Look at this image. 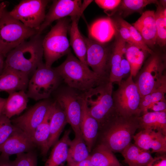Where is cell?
<instances>
[{
  "label": "cell",
  "instance_id": "6da1fadb",
  "mask_svg": "<svg viewBox=\"0 0 166 166\" xmlns=\"http://www.w3.org/2000/svg\"><path fill=\"white\" fill-rule=\"evenodd\" d=\"M41 35L34 36L16 47L6 55L4 67L28 75H33L43 63V49Z\"/></svg>",
  "mask_w": 166,
  "mask_h": 166
},
{
  "label": "cell",
  "instance_id": "7a4b0ae2",
  "mask_svg": "<svg viewBox=\"0 0 166 166\" xmlns=\"http://www.w3.org/2000/svg\"><path fill=\"white\" fill-rule=\"evenodd\" d=\"M113 83L107 81L84 92L81 95L90 115L104 128L115 117Z\"/></svg>",
  "mask_w": 166,
  "mask_h": 166
},
{
  "label": "cell",
  "instance_id": "3957f363",
  "mask_svg": "<svg viewBox=\"0 0 166 166\" xmlns=\"http://www.w3.org/2000/svg\"><path fill=\"white\" fill-rule=\"evenodd\" d=\"M67 55L65 60L54 68L70 88L85 92L109 81L97 75L71 52Z\"/></svg>",
  "mask_w": 166,
  "mask_h": 166
},
{
  "label": "cell",
  "instance_id": "277c9868",
  "mask_svg": "<svg viewBox=\"0 0 166 166\" xmlns=\"http://www.w3.org/2000/svg\"><path fill=\"white\" fill-rule=\"evenodd\" d=\"M137 117L116 116L104 127L101 143L113 152H121L130 143L140 128Z\"/></svg>",
  "mask_w": 166,
  "mask_h": 166
},
{
  "label": "cell",
  "instance_id": "5b68a950",
  "mask_svg": "<svg viewBox=\"0 0 166 166\" xmlns=\"http://www.w3.org/2000/svg\"><path fill=\"white\" fill-rule=\"evenodd\" d=\"M37 33L13 17L6 9L0 18V53L6 57L10 51Z\"/></svg>",
  "mask_w": 166,
  "mask_h": 166
},
{
  "label": "cell",
  "instance_id": "8992f818",
  "mask_svg": "<svg viewBox=\"0 0 166 166\" xmlns=\"http://www.w3.org/2000/svg\"><path fill=\"white\" fill-rule=\"evenodd\" d=\"M118 84L117 89L113 93L116 115L127 118L140 116L141 96L132 75L130 74L126 80Z\"/></svg>",
  "mask_w": 166,
  "mask_h": 166
},
{
  "label": "cell",
  "instance_id": "52a82bcc",
  "mask_svg": "<svg viewBox=\"0 0 166 166\" xmlns=\"http://www.w3.org/2000/svg\"><path fill=\"white\" fill-rule=\"evenodd\" d=\"M70 27L66 18L59 19L43 39L45 64L47 67H51L55 61L70 52L67 37Z\"/></svg>",
  "mask_w": 166,
  "mask_h": 166
},
{
  "label": "cell",
  "instance_id": "ba28073f",
  "mask_svg": "<svg viewBox=\"0 0 166 166\" xmlns=\"http://www.w3.org/2000/svg\"><path fill=\"white\" fill-rule=\"evenodd\" d=\"M166 66L164 55L154 52L151 54L135 82L141 97L151 93L166 82Z\"/></svg>",
  "mask_w": 166,
  "mask_h": 166
},
{
  "label": "cell",
  "instance_id": "9c48e42d",
  "mask_svg": "<svg viewBox=\"0 0 166 166\" xmlns=\"http://www.w3.org/2000/svg\"><path fill=\"white\" fill-rule=\"evenodd\" d=\"M61 79L55 68L40 64L29 80L27 94L35 101L46 99L57 87Z\"/></svg>",
  "mask_w": 166,
  "mask_h": 166
},
{
  "label": "cell",
  "instance_id": "30bf717a",
  "mask_svg": "<svg viewBox=\"0 0 166 166\" xmlns=\"http://www.w3.org/2000/svg\"><path fill=\"white\" fill-rule=\"evenodd\" d=\"M49 1L23 0L10 11V14L25 25L38 31L44 20Z\"/></svg>",
  "mask_w": 166,
  "mask_h": 166
},
{
  "label": "cell",
  "instance_id": "8fae6325",
  "mask_svg": "<svg viewBox=\"0 0 166 166\" xmlns=\"http://www.w3.org/2000/svg\"><path fill=\"white\" fill-rule=\"evenodd\" d=\"M83 37L87 48V65L97 75L109 80L111 51L103 43Z\"/></svg>",
  "mask_w": 166,
  "mask_h": 166
},
{
  "label": "cell",
  "instance_id": "7c38bea8",
  "mask_svg": "<svg viewBox=\"0 0 166 166\" xmlns=\"http://www.w3.org/2000/svg\"><path fill=\"white\" fill-rule=\"evenodd\" d=\"M56 101L65 114L68 123L73 130L75 136H82L80 129L82 97L72 90L60 93Z\"/></svg>",
  "mask_w": 166,
  "mask_h": 166
},
{
  "label": "cell",
  "instance_id": "4fadbf2b",
  "mask_svg": "<svg viewBox=\"0 0 166 166\" xmlns=\"http://www.w3.org/2000/svg\"><path fill=\"white\" fill-rule=\"evenodd\" d=\"M52 103L45 99L42 100L12 120V123L31 139L35 129L45 118Z\"/></svg>",
  "mask_w": 166,
  "mask_h": 166
},
{
  "label": "cell",
  "instance_id": "5bb4252c",
  "mask_svg": "<svg viewBox=\"0 0 166 166\" xmlns=\"http://www.w3.org/2000/svg\"><path fill=\"white\" fill-rule=\"evenodd\" d=\"M81 0H53L44 21L38 31L36 35H40L42 32L55 20L69 16L77 17L80 18L84 10L82 8Z\"/></svg>",
  "mask_w": 166,
  "mask_h": 166
},
{
  "label": "cell",
  "instance_id": "9a60e30c",
  "mask_svg": "<svg viewBox=\"0 0 166 166\" xmlns=\"http://www.w3.org/2000/svg\"><path fill=\"white\" fill-rule=\"evenodd\" d=\"M134 144L150 153L160 154L166 152V136L156 131L141 130L133 138Z\"/></svg>",
  "mask_w": 166,
  "mask_h": 166
},
{
  "label": "cell",
  "instance_id": "2e32d148",
  "mask_svg": "<svg viewBox=\"0 0 166 166\" xmlns=\"http://www.w3.org/2000/svg\"><path fill=\"white\" fill-rule=\"evenodd\" d=\"M36 146L24 132L16 127L9 137L0 146V152L1 155L9 157L33 150Z\"/></svg>",
  "mask_w": 166,
  "mask_h": 166
},
{
  "label": "cell",
  "instance_id": "e0dca14e",
  "mask_svg": "<svg viewBox=\"0 0 166 166\" xmlns=\"http://www.w3.org/2000/svg\"><path fill=\"white\" fill-rule=\"evenodd\" d=\"M29 76L11 69L4 68L0 75V92L5 91L9 94L24 91L28 87Z\"/></svg>",
  "mask_w": 166,
  "mask_h": 166
},
{
  "label": "cell",
  "instance_id": "ac0fdd59",
  "mask_svg": "<svg viewBox=\"0 0 166 166\" xmlns=\"http://www.w3.org/2000/svg\"><path fill=\"white\" fill-rule=\"evenodd\" d=\"M155 12L151 10L143 12L133 25L150 48L156 44L157 32Z\"/></svg>",
  "mask_w": 166,
  "mask_h": 166
},
{
  "label": "cell",
  "instance_id": "d6986e66",
  "mask_svg": "<svg viewBox=\"0 0 166 166\" xmlns=\"http://www.w3.org/2000/svg\"><path fill=\"white\" fill-rule=\"evenodd\" d=\"M81 96L80 129L83 139L90 152L97 137L99 125L97 121L89 113L81 94Z\"/></svg>",
  "mask_w": 166,
  "mask_h": 166
},
{
  "label": "cell",
  "instance_id": "ffe728a7",
  "mask_svg": "<svg viewBox=\"0 0 166 166\" xmlns=\"http://www.w3.org/2000/svg\"><path fill=\"white\" fill-rule=\"evenodd\" d=\"M116 39L111 52L110 71L109 81L113 83H119L124 77L121 70L120 64L125 55L126 43L117 33Z\"/></svg>",
  "mask_w": 166,
  "mask_h": 166
},
{
  "label": "cell",
  "instance_id": "44dd1931",
  "mask_svg": "<svg viewBox=\"0 0 166 166\" xmlns=\"http://www.w3.org/2000/svg\"><path fill=\"white\" fill-rule=\"evenodd\" d=\"M53 104L49 122V135L48 141L49 148L58 140L63 129L68 123L65 114L62 109L56 101Z\"/></svg>",
  "mask_w": 166,
  "mask_h": 166
},
{
  "label": "cell",
  "instance_id": "7402d4cb",
  "mask_svg": "<svg viewBox=\"0 0 166 166\" xmlns=\"http://www.w3.org/2000/svg\"><path fill=\"white\" fill-rule=\"evenodd\" d=\"M70 130L65 131L61 139L53 146L49 156L44 166H64L68 156L71 140L69 138Z\"/></svg>",
  "mask_w": 166,
  "mask_h": 166
},
{
  "label": "cell",
  "instance_id": "603a6c76",
  "mask_svg": "<svg viewBox=\"0 0 166 166\" xmlns=\"http://www.w3.org/2000/svg\"><path fill=\"white\" fill-rule=\"evenodd\" d=\"M137 119L142 130H153L166 136V111L148 112Z\"/></svg>",
  "mask_w": 166,
  "mask_h": 166
},
{
  "label": "cell",
  "instance_id": "cb8c5ba5",
  "mask_svg": "<svg viewBox=\"0 0 166 166\" xmlns=\"http://www.w3.org/2000/svg\"><path fill=\"white\" fill-rule=\"evenodd\" d=\"M28 98L24 91L9 94L5 102L3 114L10 119L13 116L19 115L26 109Z\"/></svg>",
  "mask_w": 166,
  "mask_h": 166
},
{
  "label": "cell",
  "instance_id": "d4e9b609",
  "mask_svg": "<svg viewBox=\"0 0 166 166\" xmlns=\"http://www.w3.org/2000/svg\"><path fill=\"white\" fill-rule=\"evenodd\" d=\"M53 106L52 103L44 120L37 127L31 138L34 144L40 148L43 156L46 155L49 149L48 141L49 135V122Z\"/></svg>",
  "mask_w": 166,
  "mask_h": 166
},
{
  "label": "cell",
  "instance_id": "484cf974",
  "mask_svg": "<svg viewBox=\"0 0 166 166\" xmlns=\"http://www.w3.org/2000/svg\"><path fill=\"white\" fill-rule=\"evenodd\" d=\"M92 26L91 34L93 40L102 43L109 42L117 34L113 20L109 18L99 19Z\"/></svg>",
  "mask_w": 166,
  "mask_h": 166
},
{
  "label": "cell",
  "instance_id": "4316f807",
  "mask_svg": "<svg viewBox=\"0 0 166 166\" xmlns=\"http://www.w3.org/2000/svg\"><path fill=\"white\" fill-rule=\"evenodd\" d=\"M79 18L77 17L71 18L72 23L70 28V45L72 47L77 58L87 65L86 60L87 48L83 36L78 27Z\"/></svg>",
  "mask_w": 166,
  "mask_h": 166
},
{
  "label": "cell",
  "instance_id": "83f0119b",
  "mask_svg": "<svg viewBox=\"0 0 166 166\" xmlns=\"http://www.w3.org/2000/svg\"><path fill=\"white\" fill-rule=\"evenodd\" d=\"M121 152L128 166H143L153 158L149 152L131 143Z\"/></svg>",
  "mask_w": 166,
  "mask_h": 166
},
{
  "label": "cell",
  "instance_id": "f1b7e54d",
  "mask_svg": "<svg viewBox=\"0 0 166 166\" xmlns=\"http://www.w3.org/2000/svg\"><path fill=\"white\" fill-rule=\"evenodd\" d=\"M89 159L93 166H121L113 152L101 143L96 147Z\"/></svg>",
  "mask_w": 166,
  "mask_h": 166
},
{
  "label": "cell",
  "instance_id": "f546056e",
  "mask_svg": "<svg viewBox=\"0 0 166 166\" xmlns=\"http://www.w3.org/2000/svg\"><path fill=\"white\" fill-rule=\"evenodd\" d=\"M82 136H75L69 145L67 160V164H75L85 160L90 155Z\"/></svg>",
  "mask_w": 166,
  "mask_h": 166
},
{
  "label": "cell",
  "instance_id": "4dcf8cb0",
  "mask_svg": "<svg viewBox=\"0 0 166 166\" xmlns=\"http://www.w3.org/2000/svg\"><path fill=\"white\" fill-rule=\"evenodd\" d=\"M147 53L135 45L126 43L125 56L130 65V74L133 77L136 76L139 73Z\"/></svg>",
  "mask_w": 166,
  "mask_h": 166
},
{
  "label": "cell",
  "instance_id": "1f68e13d",
  "mask_svg": "<svg viewBox=\"0 0 166 166\" xmlns=\"http://www.w3.org/2000/svg\"><path fill=\"white\" fill-rule=\"evenodd\" d=\"M158 1L155 0H123L121 2L115 10L119 11L120 14L126 17L135 12H142L144 8L151 4H157Z\"/></svg>",
  "mask_w": 166,
  "mask_h": 166
},
{
  "label": "cell",
  "instance_id": "d6a6232c",
  "mask_svg": "<svg viewBox=\"0 0 166 166\" xmlns=\"http://www.w3.org/2000/svg\"><path fill=\"white\" fill-rule=\"evenodd\" d=\"M155 11L157 37L156 44L163 47L166 44V6L158 2Z\"/></svg>",
  "mask_w": 166,
  "mask_h": 166
},
{
  "label": "cell",
  "instance_id": "836d02e7",
  "mask_svg": "<svg viewBox=\"0 0 166 166\" xmlns=\"http://www.w3.org/2000/svg\"><path fill=\"white\" fill-rule=\"evenodd\" d=\"M13 162L14 166H37V155L34 150L18 154Z\"/></svg>",
  "mask_w": 166,
  "mask_h": 166
},
{
  "label": "cell",
  "instance_id": "e575fe53",
  "mask_svg": "<svg viewBox=\"0 0 166 166\" xmlns=\"http://www.w3.org/2000/svg\"><path fill=\"white\" fill-rule=\"evenodd\" d=\"M16 128L10 119L3 114L0 116V146L9 137Z\"/></svg>",
  "mask_w": 166,
  "mask_h": 166
},
{
  "label": "cell",
  "instance_id": "d590c367",
  "mask_svg": "<svg viewBox=\"0 0 166 166\" xmlns=\"http://www.w3.org/2000/svg\"><path fill=\"white\" fill-rule=\"evenodd\" d=\"M123 23L129 30L132 38L135 45L147 51L150 55L153 52L145 43L141 35L135 27L122 18Z\"/></svg>",
  "mask_w": 166,
  "mask_h": 166
},
{
  "label": "cell",
  "instance_id": "8d00e7d4",
  "mask_svg": "<svg viewBox=\"0 0 166 166\" xmlns=\"http://www.w3.org/2000/svg\"><path fill=\"white\" fill-rule=\"evenodd\" d=\"M121 18L118 17L113 20L117 33L126 43L135 45L129 30L123 23Z\"/></svg>",
  "mask_w": 166,
  "mask_h": 166
},
{
  "label": "cell",
  "instance_id": "74e56055",
  "mask_svg": "<svg viewBox=\"0 0 166 166\" xmlns=\"http://www.w3.org/2000/svg\"><path fill=\"white\" fill-rule=\"evenodd\" d=\"M121 0H96L95 2L99 6L106 11L112 12V14L120 5Z\"/></svg>",
  "mask_w": 166,
  "mask_h": 166
},
{
  "label": "cell",
  "instance_id": "f35d334b",
  "mask_svg": "<svg viewBox=\"0 0 166 166\" xmlns=\"http://www.w3.org/2000/svg\"><path fill=\"white\" fill-rule=\"evenodd\" d=\"M161 111H166L165 99L152 103L148 108L147 112Z\"/></svg>",
  "mask_w": 166,
  "mask_h": 166
},
{
  "label": "cell",
  "instance_id": "ab89813d",
  "mask_svg": "<svg viewBox=\"0 0 166 166\" xmlns=\"http://www.w3.org/2000/svg\"><path fill=\"white\" fill-rule=\"evenodd\" d=\"M143 166H166V155L165 154H160L155 156Z\"/></svg>",
  "mask_w": 166,
  "mask_h": 166
},
{
  "label": "cell",
  "instance_id": "60d3db41",
  "mask_svg": "<svg viewBox=\"0 0 166 166\" xmlns=\"http://www.w3.org/2000/svg\"><path fill=\"white\" fill-rule=\"evenodd\" d=\"M124 56L121 60L120 67L122 73L125 77L129 73H130L131 68L129 62L126 58H124Z\"/></svg>",
  "mask_w": 166,
  "mask_h": 166
},
{
  "label": "cell",
  "instance_id": "b9f144b4",
  "mask_svg": "<svg viewBox=\"0 0 166 166\" xmlns=\"http://www.w3.org/2000/svg\"><path fill=\"white\" fill-rule=\"evenodd\" d=\"M0 166H14L13 161L9 159V157L0 156Z\"/></svg>",
  "mask_w": 166,
  "mask_h": 166
},
{
  "label": "cell",
  "instance_id": "7bdbcfd3",
  "mask_svg": "<svg viewBox=\"0 0 166 166\" xmlns=\"http://www.w3.org/2000/svg\"><path fill=\"white\" fill-rule=\"evenodd\" d=\"M67 166H93L89 158L82 161L73 164H67Z\"/></svg>",
  "mask_w": 166,
  "mask_h": 166
},
{
  "label": "cell",
  "instance_id": "ee69618b",
  "mask_svg": "<svg viewBox=\"0 0 166 166\" xmlns=\"http://www.w3.org/2000/svg\"><path fill=\"white\" fill-rule=\"evenodd\" d=\"M4 56L0 53V75L2 73L4 67Z\"/></svg>",
  "mask_w": 166,
  "mask_h": 166
},
{
  "label": "cell",
  "instance_id": "f6af8a7d",
  "mask_svg": "<svg viewBox=\"0 0 166 166\" xmlns=\"http://www.w3.org/2000/svg\"><path fill=\"white\" fill-rule=\"evenodd\" d=\"M6 99L0 97V116L3 114L4 106Z\"/></svg>",
  "mask_w": 166,
  "mask_h": 166
},
{
  "label": "cell",
  "instance_id": "bcb514c9",
  "mask_svg": "<svg viewBox=\"0 0 166 166\" xmlns=\"http://www.w3.org/2000/svg\"><path fill=\"white\" fill-rule=\"evenodd\" d=\"M7 4L4 2H2L0 3V18L3 11L6 9Z\"/></svg>",
  "mask_w": 166,
  "mask_h": 166
}]
</instances>
